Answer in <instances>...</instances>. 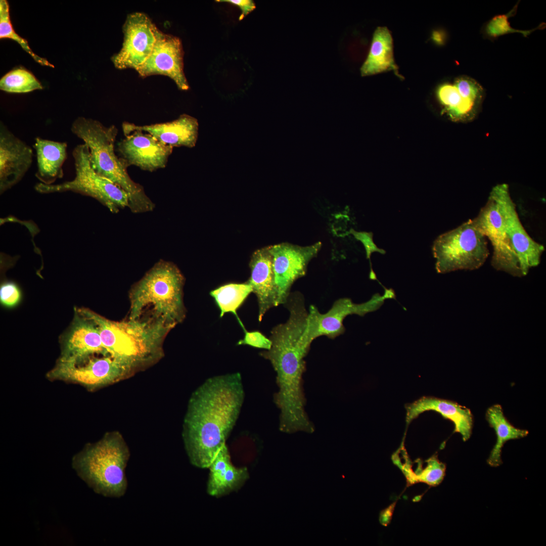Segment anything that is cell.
<instances>
[{
	"label": "cell",
	"mask_w": 546,
	"mask_h": 546,
	"mask_svg": "<svg viewBox=\"0 0 546 546\" xmlns=\"http://www.w3.org/2000/svg\"><path fill=\"white\" fill-rule=\"evenodd\" d=\"M445 470V465L438 459L437 456H433L427 460V466L419 480L429 485L437 486L442 481Z\"/></svg>",
	"instance_id": "1f68e13d"
},
{
	"label": "cell",
	"mask_w": 546,
	"mask_h": 546,
	"mask_svg": "<svg viewBox=\"0 0 546 546\" xmlns=\"http://www.w3.org/2000/svg\"><path fill=\"white\" fill-rule=\"evenodd\" d=\"M124 135L117 148L128 166L134 165L150 172L165 167L173 147L141 130H132Z\"/></svg>",
	"instance_id": "2e32d148"
},
{
	"label": "cell",
	"mask_w": 546,
	"mask_h": 546,
	"mask_svg": "<svg viewBox=\"0 0 546 546\" xmlns=\"http://www.w3.org/2000/svg\"><path fill=\"white\" fill-rule=\"evenodd\" d=\"M252 292V288L248 282L229 283L212 290L210 295L214 299L220 310V317H222L226 313H232L236 316L243 330H245L237 311Z\"/></svg>",
	"instance_id": "4316f807"
},
{
	"label": "cell",
	"mask_w": 546,
	"mask_h": 546,
	"mask_svg": "<svg viewBox=\"0 0 546 546\" xmlns=\"http://www.w3.org/2000/svg\"><path fill=\"white\" fill-rule=\"evenodd\" d=\"M111 355H94L82 359L59 357L47 374L50 380L78 384L93 391L124 379L133 372Z\"/></svg>",
	"instance_id": "9c48e42d"
},
{
	"label": "cell",
	"mask_w": 546,
	"mask_h": 546,
	"mask_svg": "<svg viewBox=\"0 0 546 546\" xmlns=\"http://www.w3.org/2000/svg\"><path fill=\"white\" fill-rule=\"evenodd\" d=\"M32 148L0 123V192L3 194L19 182L30 168Z\"/></svg>",
	"instance_id": "e0dca14e"
},
{
	"label": "cell",
	"mask_w": 546,
	"mask_h": 546,
	"mask_svg": "<svg viewBox=\"0 0 546 546\" xmlns=\"http://www.w3.org/2000/svg\"><path fill=\"white\" fill-rule=\"evenodd\" d=\"M321 247L320 242L306 246L288 243L269 246L273 258L278 306L285 303L292 285L305 275L308 263L315 257Z\"/></svg>",
	"instance_id": "5bb4252c"
},
{
	"label": "cell",
	"mask_w": 546,
	"mask_h": 546,
	"mask_svg": "<svg viewBox=\"0 0 546 546\" xmlns=\"http://www.w3.org/2000/svg\"><path fill=\"white\" fill-rule=\"evenodd\" d=\"M208 469L207 491L211 496L217 497L238 490L249 478L246 467L233 465L226 444L218 452Z\"/></svg>",
	"instance_id": "7402d4cb"
},
{
	"label": "cell",
	"mask_w": 546,
	"mask_h": 546,
	"mask_svg": "<svg viewBox=\"0 0 546 546\" xmlns=\"http://www.w3.org/2000/svg\"><path fill=\"white\" fill-rule=\"evenodd\" d=\"M21 293L18 286L12 282L3 283L0 288L1 303L5 306L12 307L18 303Z\"/></svg>",
	"instance_id": "836d02e7"
},
{
	"label": "cell",
	"mask_w": 546,
	"mask_h": 546,
	"mask_svg": "<svg viewBox=\"0 0 546 546\" xmlns=\"http://www.w3.org/2000/svg\"><path fill=\"white\" fill-rule=\"evenodd\" d=\"M406 423L407 426L422 413L433 411L454 425V432L460 434L464 441L471 437L473 427V417L471 410L458 403L434 397H423L406 406Z\"/></svg>",
	"instance_id": "44dd1931"
},
{
	"label": "cell",
	"mask_w": 546,
	"mask_h": 546,
	"mask_svg": "<svg viewBox=\"0 0 546 546\" xmlns=\"http://www.w3.org/2000/svg\"><path fill=\"white\" fill-rule=\"evenodd\" d=\"M472 221L492 244V266L497 270L505 271L513 276L523 277L497 203L491 194L485 205Z\"/></svg>",
	"instance_id": "4fadbf2b"
},
{
	"label": "cell",
	"mask_w": 546,
	"mask_h": 546,
	"mask_svg": "<svg viewBox=\"0 0 546 546\" xmlns=\"http://www.w3.org/2000/svg\"><path fill=\"white\" fill-rule=\"evenodd\" d=\"M245 397L241 374L217 375L206 379L192 394L182 432L192 465L208 468L239 417Z\"/></svg>",
	"instance_id": "6da1fadb"
},
{
	"label": "cell",
	"mask_w": 546,
	"mask_h": 546,
	"mask_svg": "<svg viewBox=\"0 0 546 546\" xmlns=\"http://www.w3.org/2000/svg\"><path fill=\"white\" fill-rule=\"evenodd\" d=\"M79 309L95 322L108 353L134 371L161 357L162 343L172 329L150 316L114 322L88 309Z\"/></svg>",
	"instance_id": "3957f363"
},
{
	"label": "cell",
	"mask_w": 546,
	"mask_h": 546,
	"mask_svg": "<svg viewBox=\"0 0 546 546\" xmlns=\"http://www.w3.org/2000/svg\"><path fill=\"white\" fill-rule=\"evenodd\" d=\"M244 331V337L238 342V345H248L265 350H269L271 348V341L260 332L247 331L246 330Z\"/></svg>",
	"instance_id": "d6a6232c"
},
{
	"label": "cell",
	"mask_w": 546,
	"mask_h": 546,
	"mask_svg": "<svg viewBox=\"0 0 546 546\" xmlns=\"http://www.w3.org/2000/svg\"><path fill=\"white\" fill-rule=\"evenodd\" d=\"M350 233L352 234L356 239L363 243L366 251L367 257L370 261L371 255L373 252L376 251L382 254L385 253L384 250L378 248L374 244L373 241V234L372 233L358 232L354 230H351Z\"/></svg>",
	"instance_id": "e575fe53"
},
{
	"label": "cell",
	"mask_w": 546,
	"mask_h": 546,
	"mask_svg": "<svg viewBox=\"0 0 546 546\" xmlns=\"http://www.w3.org/2000/svg\"><path fill=\"white\" fill-rule=\"evenodd\" d=\"M98 355H111L103 344L95 322L78 309L70 328L62 337L60 357L82 359Z\"/></svg>",
	"instance_id": "ac0fdd59"
},
{
	"label": "cell",
	"mask_w": 546,
	"mask_h": 546,
	"mask_svg": "<svg viewBox=\"0 0 546 546\" xmlns=\"http://www.w3.org/2000/svg\"><path fill=\"white\" fill-rule=\"evenodd\" d=\"M517 7V5L515 6L513 9L507 14L497 15L491 19L485 26V34L492 38L514 32L521 33L524 36L526 37L533 31L544 27L545 24L542 23L536 28L531 30H521L513 28L510 26L508 19L509 17L515 14Z\"/></svg>",
	"instance_id": "f546056e"
},
{
	"label": "cell",
	"mask_w": 546,
	"mask_h": 546,
	"mask_svg": "<svg viewBox=\"0 0 546 546\" xmlns=\"http://www.w3.org/2000/svg\"><path fill=\"white\" fill-rule=\"evenodd\" d=\"M437 96L446 112L454 120H468L476 115L480 104L464 98L453 84L444 83L437 88Z\"/></svg>",
	"instance_id": "484cf974"
},
{
	"label": "cell",
	"mask_w": 546,
	"mask_h": 546,
	"mask_svg": "<svg viewBox=\"0 0 546 546\" xmlns=\"http://www.w3.org/2000/svg\"><path fill=\"white\" fill-rule=\"evenodd\" d=\"M42 88L33 74L23 68L11 70L0 80V89L7 93H26Z\"/></svg>",
	"instance_id": "83f0119b"
},
{
	"label": "cell",
	"mask_w": 546,
	"mask_h": 546,
	"mask_svg": "<svg viewBox=\"0 0 546 546\" xmlns=\"http://www.w3.org/2000/svg\"><path fill=\"white\" fill-rule=\"evenodd\" d=\"M289 311L288 320L275 327L270 332L271 348L260 353L271 363L276 372L278 391L274 401L280 410L279 427L287 432L308 429L311 425L305 411L303 373L305 357L310 345L303 340V334L308 311L303 295L290 293L285 303Z\"/></svg>",
	"instance_id": "7a4b0ae2"
},
{
	"label": "cell",
	"mask_w": 546,
	"mask_h": 546,
	"mask_svg": "<svg viewBox=\"0 0 546 546\" xmlns=\"http://www.w3.org/2000/svg\"><path fill=\"white\" fill-rule=\"evenodd\" d=\"M128 447L118 432H107L99 441L86 443L72 459L78 476L96 493L119 498L127 491L125 469Z\"/></svg>",
	"instance_id": "5b68a950"
},
{
	"label": "cell",
	"mask_w": 546,
	"mask_h": 546,
	"mask_svg": "<svg viewBox=\"0 0 546 546\" xmlns=\"http://www.w3.org/2000/svg\"><path fill=\"white\" fill-rule=\"evenodd\" d=\"M184 55L180 39L158 29L150 56L136 71L143 78L154 75L167 76L178 89L187 90L189 85L184 71Z\"/></svg>",
	"instance_id": "9a60e30c"
},
{
	"label": "cell",
	"mask_w": 546,
	"mask_h": 546,
	"mask_svg": "<svg viewBox=\"0 0 546 546\" xmlns=\"http://www.w3.org/2000/svg\"><path fill=\"white\" fill-rule=\"evenodd\" d=\"M75 175L70 181L59 184L47 185L41 183L35 186L38 193L49 194L71 191L94 198L105 206L111 212L129 207L127 193L108 179L97 173L92 168L89 150L84 144L76 146L72 152Z\"/></svg>",
	"instance_id": "ba28073f"
},
{
	"label": "cell",
	"mask_w": 546,
	"mask_h": 546,
	"mask_svg": "<svg viewBox=\"0 0 546 546\" xmlns=\"http://www.w3.org/2000/svg\"><path fill=\"white\" fill-rule=\"evenodd\" d=\"M490 194L496 200L522 273L525 276L530 268L539 264L544 247L534 241L522 225L507 184L497 185Z\"/></svg>",
	"instance_id": "7c38bea8"
},
{
	"label": "cell",
	"mask_w": 546,
	"mask_h": 546,
	"mask_svg": "<svg viewBox=\"0 0 546 546\" xmlns=\"http://www.w3.org/2000/svg\"><path fill=\"white\" fill-rule=\"evenodd\" d=\"M218 2H226L239 7L242 11L239 17L241 20L255 9V4L252 0H218Z\"/></svg>",
	"instance_id": "d590c367"
},
{
	"label": "cell",
	"mask_w": 546,
	"mask_h": 546,
	"mask_svg": "<svg viewBox=\"0 0 546 546\" xmlns=\"http://www.w3.org/2000/svg\"><path fill=\"white\" fill-rule=\"evenodd\" d=\"M122 127L124 135L138 130L150 134L161 143L173 148H193L197 141L199 124L196 118L184 114L170 122L144 125L125 122Z\"/></svg>",
	"instance_id": "d6986e66"
},
{
	"label": "cell",
	"mask_w": 546,
	"mask_h": 546,
	"mask_svg": "<svg viewBox=\"0 0 546 546\" xmlns=\"http://www.w3.org/2000/svg\"><path fill=\"white\" fill-rule=\"evenodd\" d=\"M33 147L36 154V177L40 183L50 185L64 175L63 166L67 158V144L37 137Z\"/></svg>",
	"instance_id": "603a6c76"
},
{
	"label": "cell",
	"mask_w": 546,
	"mask_h": 546,
	"mask_svg": "<svg viewBox=\"0 0 546 546\" xmlns=\"http://www.w3.org/2000/svg\"><path fill=\"white\" fill-rule=\"evenodd\" d=\"M251 277L247 282L257 297L258 319L261 322L267 311L278 306V292L273 268V258L269 246L252 254L250 262Z\"/></svg>",
	"instance_id": "ffe728a7"
},
{
	"label": "cell",
	"mask_w": 546,
	"mask_h": 546,
	"mask_svg": "<svg viewBox=\"0 0 546 546\" xmlns=\"http://www.w3.org/2000/svg\"><path fill=\"white\" fill-rule=\"evenodd\" d=\"M432 252L436 270L440 274L477 269L489 254L486 237L472 219L439 236L433 243Z\"/></svg>",
	"instance_id": "52a82bcc"
},
{
	"label": "cell",
	"mask_w": 546,
	"mask_h": 546,
	"mask_svg": "<svg viewBox=\"0 0 546 546\" xmlns=\"http://www.w3.org/2000/svg\"><path fill=\"white\" fill-rule=\"evenodd\" d=\"M70 129L88 148L93 169L127 193L128 208L131 212L142 213L153 210L155 205L143 187L129 175L128 165L115 154L114 145L118 129L115 125L106 126L97 120L79 116L73 121Z\"/></svg>",
	"instance_id": "277c9868"
},
{
	"label": "cell",
	"mask_w": 546,
	"mask_h": 546,
	"mask_svg": "<svg viewBox=\"0 0 546 546\" xmlns=\"http://www.w3.org/2000/svg\"><path fill=\"white\" fill-rule=\"evenodd\" d=\"M486 421L495 431L496 440L487 460V463L492 467H497L502 464V448L506 442L527 436L528 431L513 425L505 417L500 405L490 406L485 414Z\"/></svg>",
	"instance_id": "d4e9b609"
},
{
	"label": "cell",
	"mask_w": 546,
	"mask_h": 546,
	"mask_svg": "<svg viewBox=\"0 0 546 546\" xmlns=\"http://www.w3.org/2000/svg\"><path fill=\"white\" fill-rule=\"evenodd\" d=\"M453 84L464 98L481 104L483 97V88L475 79L463 75L457 77Z\"/></svg>",
	"instance_id": "4dcf8cb0"
},
{
	"label": "cell",
	"mask_w": 546,
	"mask_h": 546,
	"mask_svg": "<svg viewBox=\"0 0 546 546\" xmlns=\"http://www.w3.org/2000/svg\"><path fill=\"white\" fill-rule=\"evenodd\" d=\"M0 38H9L16 41L37 63L42 66L54 67L47 59L35 54L27 41L16 32L11 21L9 5L6 0L0 1Z\"/></svg>",
	"instance_id": "f1b7e54d"
},
{
	"label": "cell",
	"mask_w": 546,
	"mask_h": 546,
	"mask_svg": "<svg viewBox=\"0 0 546 546\" xmlns=\"http://www.w3.org/2000/svg\"><path fill=\"white\" fill-rule=\"evenodd\" d=\"M158 30L146 14L134 12L128 14L122 27L123 41L121 48L111 58L115 67L136 71L150 56Z\"/></svg>",
	"instance_id": "8fae6325"
},
{
	"label": "cell",
	"mask_w": 546,
	"mask_h": 546,
	"mask_svg": "<svg viewBox=\"0 0 546 546\" xmlns=\"http://www.w3.org/2000/svg\"><path fill=\"white\" fill-rule=\"evenodd\" d=\"M389 70H393L401 77L394 61L390 31L386 27H378L373 34L370 50L361 67L360 73L361 76H367Z\"/></svg>",
	"instance_id": "cb8c5ba5"
},
{
	"label": "cell",
	"mask_w": 546,
	"mask_h": 546,
	"mask_svg": "<svg viewBox=\"0 0 546 546\" xmlns=\"http://www.w3.org/2000/svg\"><path fill=\"white\" fill-rule=\"evenodd\" d=\"M393 298H395L393 290L385 288L383 295L376 293L362 303H355L348 298H340L325 313H320L315 306L310 305L303 334L304 340L311 345L315 339L322 336L334 339L345 332L343 322L347 316L355 314L363 316L378 309L386 299Z\"/></svg>",
	"instance_id": "30bf717a"
},
{
	"label": "cell",
	"mask_w": 546,
	"mask_h": 546,
	"mask_svg": "<svg viewBox=\"0 0 546 546\" xmlns=\"http://www.w3.org/2000/svg\"><path fill=\"white\" fill-rule=\"evenodd\" d=\"M184 278L172 263H156L130 290L128 320L139 318L146 311L173 328L186 316L183 301Z\"/></svg>",
	"instance_id": "8992f818"
}]
</instances>
